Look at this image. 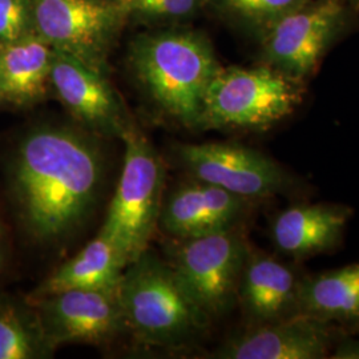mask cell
<instances>
[{"label":"cell","instance_id":"6da1fadb","mask_svg":"<svg viewBox=\"0 0 359 359\" xmlns=\"http://www.w3.org/2000/svg\"><path fill=\"white\" fill-rule=\"evenodd\" d=\"M102 137L76 123L36 121L3 157L4 192L13 224L28 244L50 249L90 221L105 179Z\"/></svg>","mask_w":359,"mask_h":359},{"label":"cell","instance_id":"7a4b0ae2","mask_svg":"<svg viewBox=\"0 0 359 359\" xmlns=\"http://www.w3.org/2000/svg\"><path fill=\"white\" fill-rule=\"evenodd\" d=\"M128 65L164 115L182 127L200 129L206 90L221 67L204 34L185 26L144 32L129 44Z\"/></svg>","mask_w":359,"mask_h":359},{"label":"cell","instance_id":"3957f363","mask_svg":"<svg viewBox=\"0 0 359 359\" xmlns=\"http://www.w3.org/2000/svg\"><path fill=\"white\" fill-rule=\"evenodd\" d=\"M117 292L127 332L145 346L185 345L209 321L169 262L148 249L126 266Z\"/></svg>","mask_w":359,"mask_h":359},{"label":"cell","instance_id":"277c9868","mask_svg":"<svg viewBox=\"0 0 359 359\" xmlns=\"http://www.w3.org/2000/svg\"><path fill=\"white\" fill-rule=\"evenodd\" d=\"M124 165L100 234L115 245L126 265L148 249L164 200L160 154L136 126L123 137Z\"/></svg>","mask_w":359,"mask_h":359},{"label":"cell","instance_id":"5b68a950","mask_svg":"<svg viewBox=\"0 0 359 359\" xmlns=\"http://www.w3.org/2000/svg\"><path fill=\"white\" fill-rule=\"evenodd\" d=\"M302 80L266 65L219 67L206 90L200 129H266L302 102Z\"/></svg>","mask_w":359,"mask_h":359},{"label":"cell","instance_id":"8992f818","mask_svg":"<svg viewBox=\"0 0 359 359\" xmlns=\"http://www.w3.org/2000/svg\"><path fill=\"white\" fill-rule=\"evenodd\" d=\"M249 250L236 226L175 238L168 262L193 302L210 320L228 313L236 304Z\"/></svg>","mask_w":359,"mask_h":359},{"label":"cell","instance_id":"52a82bcc","mask_svg":"<svg viewBox=\"0 0 359 359\" xmlns=\"http://www.w3.org/2000/svg\"><path fill=\"white\" fill-rule=\"evenodd\" d=\"M127 22L126 7L111 0H34L35 34L105 76Z\"/></svg>","mask_w":359,"mask_h":359},{"label":"cell","instance_id":"ba28073f","mask_svg":"<svg viewBox=\"0 0 359 359\" xmlns=\"http://www.w3.org/2000/svg\"><path fill=\"white\" fill-rule=\"evenodd\" d=\"M344 0H309L261 36V62L289 76L311 75L345 20Z\"/></svg>","mask_w":359,"mask_h":359},{"label":"cell","instance_id":"9c48e42d","mask_svg":"<svg viewBox=\"0 0 359 359\" xmlns=\"http://www.w3.org/2000/svg\"><path fill=\"white\" fill-rule=\"evenodd\" d=\"M176 154L193 179L246 200L273 196L286 187V176L273 160L238 144H182Z\"/></svg>","mask_w":359,"mask_h":359},{"label":"cell","instance_id":"30bf717a","mask_svg":"<svg viewBox=\"0 0 359 359\" xmlns=\"http://www.w3.org/2000/svg\"><path fill=\"white\" fill-rule=\"evenodd\" d=\"M51 93L75 123L99 137L120 139L135 127L108 76L75 57L53 50Z\"/></svg>","mask_w":359,"mask_h":359},{"label":"cell","instance_id":"8fae6325","mask_svg":"<svg viewBox=\"0 0 359 359\" xmlns=\"http://www.w3.org/2000/svg\"><path fill=\"white\" fill-rule=\"evenodd\" d=\"M117 290L72 289L29 301L55 348L68 344L97 345L127 332Z\"/></svg>","mask_w":359,"mask_h":359},{"label":"cell","instance_id":"7c38bea8","mask_svg":"<svg viewBox=\"0 0 359 359\" xmlns=\"http://www.w3.org/2000/svg\"><path fill=\"white\" fill-rule=\"evenodd\" d=\"M330 332L325 320L299 313L255 323L229 338L213 357L221 359H321L327 357Z\"/></svg>","mask_w":359,"mask_h":359},{"label":"cell","instance_id":"4fadbf2b","mask_svg":"<svg viewBox=\"0 0 359 359\" xmlns=\"http://www.w3.org/2000/svg\"><path fill=\"white\" fill-rule=\"evenodd\" d=\"M249 201L196 180L180 185L164 197L158 228L173 238L228 231L237 226Z\"/></svg>","mask_w":359,"mask_h":359},{"label":"cell","instance_id":"5bb4252c","mask_svg":"<svg viewBox=\"0 0 359 359\" xmlns=\"http://www.w3.org/2000/svg\"><path fill=\"white\" fill-rule=\"evenodd\" d=\"M53 48L36 34L0 43V97L3 105L29 109L51 93Z\"/></svg>","mask_w":359,"mask_h":359},{"label":"cell","instance_id":"9a60e30c","mask_svg":"<svg viewBox=\"0 0 359 359\" xmlns=\"http://www.w3.org/2000/svg\"><path fill=\"white\" fill-rule=\"evenodd\" d=\"M298 283L294 274L274 258L249 250L238 286L237 301L255 323L289 317L297 305Z\"/></svg>","mask_w":359,"mask_h":359},{"label":"cell","instance_id":"2e32d148","mask_svg":"<svg viewBox=\"0 0 359 359\" xmlns=\"http://www.w3.org/2000/svg\"><path fill=\"white\" fill-rule=\"evenodd\" d=\"M348 212L333 205L292 206L273 222V240L290 256L309 257L326 252L338 244Z\"/></svg>","mask_w":359,"mask_h":359},{"label":"cell","instance_id":"e0dca14e","mask_svg":"<svg viewBox=\"0 0 359 359\" xmlns=\"http://www.w3.org/2000/svg\"><path fill=\"white\" fill-rule=\"evenodd\" d=\"M126 266L115 245L99 233L76 256L39 283L27 298L35 299L72 289L117 290Z\"/></svg>","mask_w":359,"mask_h":359},{"label":"cell","instance_id":"ac0fdd59","mask_svg":"<svg viewBox=\"0 0 359 359\" xmlns=\"http://www.w3.org/2000/svg\"><path fill=\"white\" fill-rule=\"evenodd\" d=\"M55 351L34 304L0 292V359H48Z\"/></svg>","mask_w":359,"mask_h":359},{"label":"cell","instance_id":"d6986e66","mask_svg":"<svg viewBox=\"0 0 359 359\" xmlns=\"http://www.w3.org/2000/svg\"><path fill=\"white\" fill-rule=\"evenodd\" d=\"M297 306L325 321L358 318L359 264L298 283Z\"/></svg>","mask_w":359,"mask_h":359},{"label":"cell","instance_id":"ffe728a7","mask_svg":"<svg viewBox=\"0 0 359 359\" xmlns=\"http://www.w3.org/2000/svg\"><path fill=\"white\" fill-rule=\"evenodd\" d=\"M309 0H208V8L233 26L240 27L259 38L286 13Z\"/></svg>","mask_w":359,"mask_h":359},{"label":"cell","instance_id":"44dd1931","mask_svg":"<svg viewBox=\"0 0 359 359\" xmlns=\"http://www.w3.org/2000/svg\"><path fill=\"white\" fill-rule=\"evenodd\" d=\"M208 8V0H129V20L154 26H184Z\"/></svg>","mask_w":359,"mask_h":359},{"label":"cell","instance_id":"7402d4cb","mask_svg":"<svg viewBox=\"0 0 359 359\" xmlns=\"http://www.w3.org/2000/svg\"><path fill=\"white\" fill-rule=\"evenodd\" d=\"M35 34L34 0H0V43Z\"/></svg>","mask_w":359,"mask_h":359},{"label":"cell","instance_id":"603a6c76","mask_svg":"<svg viewBox=\"0 0 359 359\" xmlns=\"http://www.w3.org/2000/svg\"><path fill=\"white\" fill-rule=\"evenodd\" d=\"M10 253H11L10 233H8V228L4 222V219L0 215V276L4 273V270L8 265Z\"/></svg>","mask_w":359,"mask_h":359},{"label":"cell","instance_id":"cb8c5ba5","mask_svg":"<svg viewBox=\"0 0 359 359\" xmlns=\"http://www.w3.org/2000/svg\"><path fill=\"white\" fill-rule=\"evenodd\" d=\"M332 358H359V342H354V341L344 342L335 351V355Z\"/></svg>","mask_w":359,"mask_h":359},{"label":"cell","instance_id":"d4e9b609","mask_svg":"<svg viewBox=\"0 0 359 359\" xmlns=\"http://www.w3.org/2000/svg\"><path fill=\"white\" fill-rule=\"evenodd\" d=\"M344 1H345L346 6H350V7H353V8L359 11V0H344Z\"/></svg>","mask_w":359,"mask_h":359},{"label":"cell","instance_id":"484cf974","mask_svg":"<svg viewBox=\"0 0 359 359\" xmlns=\"http://www.w3.org/2000/svg\"><path fill=\"white\" fill-rule=\"evenodd\" d=\"M111 1H114V3H117V4H121V6H127L129 3V0H111Z\"/></svg>","mask_w":359,"mask_h":359},{"label":"cell","instance_id":"4316f807","mask_svg":"<svg viewBox=\"0 0 359 359\" xmlns=\"http://www.w3.org/2000/svg\"><path fill=\"white\" fill-rule=\"evenodd\" d=\"M1 105H3V102H1V97H0V107H1Z\"/></svg>","mask_w":359,"mask_h":359}]
</instances>
